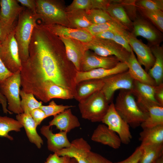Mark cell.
<instances>
[{
    "label": "cell",
    "mask_w": 163,
    "mask_h": 163,
    "mask_svg": "<svg viewBox=\"0 0 163 163\" xmlns=\"http://www.w3.org/2000/svg\"><path fill=\"white\" fill-rule=\"evenodd\" d=\"M29 51V57L22 63L20 72L22 90L39 99L42 85L50 81L69 90L74 96L77 71L68 58L59 37L37 23Z\"/></svg>",
    "instance_id": "cell-1"
},
{
    "label": "cell",
    "mask_w": 163,
    "mask_h": 163,
    "mask_svg": "<svg viewBox=\"0 0 163 163\" xmlns=\"http://www.w3.org/2000/svg\"><path fill=\"white\" fill-rule=\"evenodd\" d=\"M14 30V36L17 41L20 59L23 63L29 56V47L34 29L38 19L36 14L24 9L20 13Z\"/></svg>",
    "instance_id": "cell-2"
},
{
    "label": "cell",
    "mask_w": 163,
    "mask_h": 163,
    "mask_svg": "<svg viewBox=\"0 0 163 163\" xmlns=\"http://www.w3.org/2000/svg\"><path fill=\"white\" fill-rule=\"evenodd\" d=\"M114 104L118 113L132 128L140 126L147 117V113L138 105L131 91L121 90Z\"/></svg>",
    "instance_id": "cell-3"
},
{
    "label": "cell",
    "mask_w": 163,
    "mask_h": 163,
    "mask_svg": "<svg viewBox=\"0 0 163 163\" xmlns=\"http://www.w3.org/2000/svg\"><path fill=\"white\" fill-rule=\"evenodd\" d=\"M36 14L44 25L58 24L69 27L64 2L59 0H36Z\"/></svg>",
    "instance_id": "cell-4"
},
{
    "label": "cell",
    "mask_w": 163,
    "mask_h": 163,
    "mask_svg": "<svg viewBox=\"0 0 163 163\" xmlns=\"http://www.w3.org/2000/svg\"><path fill=\"white\" fill-rule=\"evenodd\" d=\"M78 102L82 118L93 122H101L109 107L101 90Z\"/></svg>",
    "instance_id": "cell-5"
},
{
    "label": "cell",
    "mask_w": 163,
    "mask_h": 163,
    "mask_svg": "<svg viewBox=\"0 0 163 163\" xmlns=\"http://www.w3.org/2000/svg\"><path fill=\"white\" fill-rule=\"evenodd\" d=\"M21 86L20 71L13 73L0 84V91L7 100L8 109L17 114L23 113L20 105Z\"/></svg>",
    "instance_id": "cell-6"
},
{
    "label": "cell",
    "mask_w": 163,
    "mask_h": 163,
    "mask_svg": "<svg viewBox=\"0 0 163 163\" xmlns=\"http://www.w3.org/2000/svg\"><path fill=\"white\" fill-rule=\"evenodd\" d=\"M83 43L87 50H91L95 54L103 56H115L120 62H126L130 55V53L112 40L94 37L90 41Z\"/></svg>",
    "instance_id": "cell-7"
},
{
    "label": "cell",
    "mask_w": 163,
    "mask_h": 163,
    "mask_svg": "<svg viewBox=\"0 0 163 163\" xmlns=\"http://www.w3.org/2000/svg\"><path fill=\"white\" fill-rule=\"evenodd\" d=\"M0 57L7 69L13 73L21 72L22 63L14 30L0 44Z\"/></svg>",
    "instance_id": "cell-8"
},
{
    "label": "cell",
    "mask_w": 163,
    "mask_h": 163,
    "mask_svg": "<svg viewBox=\"0 0 163 163\" xmlns=\"http://www.w3.org/2000/svg\"><path fill=\"white\" fill-rule=\"evenodd\" d=\"M101 122L117 134L121 143L129 144L132 138L129 126L116 110L114 103H111Z\"/></svg>",
    "instance_id": "cell-9"
},
{
    "label": "cell",
    "mask_w": 163,
    "mask_h": 163,
    "mask_svg": "<svg viewBox=\"0 0 163 163\" xmlns=\"http://www.w3.org/2000/svg\"><path fill=\"white\" fill-rule=\"evenodd\" d=\"M102 79L104 84L101 90L109 103L117 90L120 89L131 91L133 87L134 80L128 71Z\"/></svg>",
    "instance_id": "cell-10"
},
{
    "label": "cell",
    "mask_w": 163,
    "mask_h": 163,
    "mask_svg": "<svg viewBox=\"0 0 163 163\" xmlns=\"http://www.w3.org/2000/svg\"><path fill=\"white\" fill-rule=\"evenodd\" d=\"M155 86L134 80L133 87L131 91L136 98V101L139 107L146 113L151 107L161 106L155 98Z\"/></svg>",
    "instance_id": "cell-11"
},
{
    "label": "cell",
    "mask_w": 163,
    "mask_h": 163,
    "mask_svg": "<svg viewBox=\"0 0 163 163\" xmlns=\"http://www.w3.org/2000/svg\"><path fill=\"white\" fill-rule=\"evenodd\" d=\"M119 62L115 56H103L88 50L82 59L80 71L88 72L98 68L110 69L116 66Z\"/></svg>",
    "instance_id": "cell-12"
},
{
    "label": "cell",
    "mask_w": 163,
    "mask_h": 163,
    "mask_svg": "<svg viewBox=\"0 0 163 163\" xmlns=\"http://www.w3.org/2000/svg\"><path fill=\"white\" fill-rule=\"evenodd\" d=\"M126 38L137 56V60L141 65H143L147 72L153 66L155 58L150 47L138 39L132 33L129 32Z\"/></svg>",
    "instance_id": "cell-13"
},
{
    "label": "cell",
    "mask_w": 163,
    "mask_h": 163,
    "mask_svg": "<svg viewBox=\"0 0 163 163\" xmlns=\"http://www.w3.org/2000/svg\"><path fill=\"white\" fill-rule=\"evenodd\" d=\"M91 149L88 142L80 138L73 140L69 147L63 148L56 153L59 156H67L74 158L78 163H88L87 158Z\"/></svg>",
    "instance_id": "cell-14"
},
{
    "label": "cell",
    "mask_w": 163,
    "mask_h": 163,
    "mask_svg": "<svg viewBox=\"0 0 163 163\" xmlns=\"http://www.w3.org/2000/svg\"><path fill=\"white\" fill-rule=\"evenodd\" d=\"M133 28L132 33L135 36H141L146 39L151 46L159 45L162 40V34L159 31L144 19H136L133 22Z\"/></svg>",
    "instance_id": "cell-15"
},
{
    "label": "cell",
    "mask_w": 163,
    "mask_h": 163,
    "mask_svg": "<svg viewBox=\"0 0 163 163\" xmlns=\"http://www.w3.org/2000/svg\"><path fill=\"white\" fill-rule=\"evenodd\" d=\"M63 43L66 55L78 71L81 70L82 62L86 49L83 43L64 37H59Z\"/></svg>",
    "instance_id": "cell-16"
},
{
    "label": "cell",
    "mask_w": 163,
    "mask_h": 163,
    "mask_svg": "<svg viewBox=\"0 0 163 163\" xmlns=\"http://www.w3.org/2000/svg\"><path fill=\"white\" fill-rule=\"evenodd\" d=\"M126 62H119L116 66L110 69L98 68L91 71L83 72L78 71L75 81L77 84L82 81L90 79H102L117 73L127 71Z\"/></svg>",
    "instance_id": "cell-17"
},
{
    "label": "cell",
    "mask_w": 163,
    "mask_h": 163,
    "mask_svg": "<svg viewBox=\"0 0 163 163\" xmlns=\"http://www.w3.org/2000/svg\"><path fill=\"white\" fill-rule=\"evenodd\" d=\"M49 125H43L40 129L41 134L47 140V147L48 149L54 153L70 146L71 144L67 138V133L63 131L54 133L50 129Z\"/></svg>",
    "instance_id": "cell-18"
},
{
    "label": "cell",
    "mask_w": 163,
    "mask_h": 163,
    "mask_svg": "<svg viewBox=\"0 0 163 163\" xmlns=\"http://www.w3.org/2000/svg\"><path fill=\"white\" fill-rule=\"evenodd\" d=\"M43 25L59 37L69 38L84 43L90 41L94 38L92 35L85 29L72 28L58 24Z\"/></svg>",
    "instance_id": "cell-19"
},
{
    "label": "cell",
    "mask_w": 163,
    "mask_h": 163,
    "mask_svg": "<svg viewBox=\"0 0 163 163\" xmlns=\"http://www.w3.org/2000/svg\"><path fill=\"white\" fill-rule=\"evenodd\" d=\"M74 98L73 93L69 90L62 87L50 81L42 85L39 100L46 103L53 98L70 99Z\"/></svg>",
    "instance_id": "cell-20"
},
{
    "label": "cell",
    "mask_w": 163,
    "mask_h": 163,
    "mask_svg": "<svg viewBox=\"0 0 163 163\" xmlns=\"http://www.w3.org/2000/svg\"><path fill=\"white\" fill-rule=\"evenodd\" d=\"M93 141L118 149L121 142L118 135L105 124H100L94 130L91 136Z\"/></svg>",
    "instance_id": "cell-21"
},
{
    "label": "cell",
    "mask_w": 163,
    "mask_h": 163,
    "mask_svg": "<svg viewBox=\"0 0 163 163\" xmlns=\"http://www.w3.org/2000/svg\"><path fill=\"white\" fill-rule=\"evenodd\" d=\"M49 124L50 126H55L56 129L60 131H65L67 133L80 125L78 118L72 114L70 108L54 116Z\"/></svg>",
    "instance_id": "cell-22"
},
{
    "label": "cell",
    "mask_w": 163,
    "mask_h": 163,
    "mask_svg": "<svg viewBox=\"0 0 163 163\" xmlns=\"http://www.w3.org/2000/svg\"><path fill=\"white\" fill-rule=\"evenodd\" d=\"M0 20L6 24L12 25L24 9L17 0H0Z\"/></svg>",
    "instance_id": "cell-23"
},
{
    "label": "cell",
    "mask_w": 163,
    "mask_h": 163,
    "mask_svg": "<svg viewBox=\"0 0 163 163\" xmlns=\"http://www.w3.org/2000/svg\"><path fill=\"white\" fill-rule=\"evenodd\" d=\"M16 118L24 127L30 142L40 149L43 142L37 131V126L30 113H23L17 114Z\"/></svg>",
    "instance_id": "cell-24"
},
{
    "label": "cell",
    "mask_w": 163,
    "mask_h": 163,
    "mask_svg": "<svg viewBox=\"0 0 163 163\" xmlns=\"http://www.w3.org/2000/svg\"><path fill=\"white\" fill-rule=\"evenodd\" d=\"M128 73L134 80L152 86H156L154 80L142 67L133 51L130 53L126 62Z\"/></svg>",
    "instance_id": "cell-25"
},
{
    "label": "cell",
    "mask_w": 163,
    "mask_h": 163,
    "mask_svg": "<svg viewBox=\"0 0 163 163\" xmlns=\"http://www.w3.org/2000/svg\"><path fill=\"white\" fill-rule=\"evenodd\" d=\"M102 79H90L81 82L76 85L74 96L78 102L101 90L104 85Z\"/></svg>",
    "instance_id": "cell-26"
},
{
    "label": "cell",
    "mask_w": 163,
    "mask_h": 163,
    "mask_svg": "<svg viewBox=\"0 0 163 163\" xmlns=\"http://www.w3.org/2000/svg\"><path fill=\"white\" fill-rule=\"evenodd\" d=\"M150 48L155 58V61L148 73L154 80L157 85L163 83V49L159 45L152 46Z\"/></svg>",
    "instance_id": "cell-27"
},
{
    "label": "cell",
    "mask_w": 163,
    "mask_h": 163,
    "mask_svg": "<svg viewBox=\"0 0 163 163\" xmlns=\"http://www.w3.org/2000/svg\"><path fill=\"white\" fill-rule=\"evenodd\" d=\"M142 129L139 139L141 145L163 144V125Z\"/></svg>",
    "instance_id": "cell-28"
},
{
    "label": "cell",
    "mask_w": 163,
    "mask_h": 163,
    "mask_svg": "<svg viewBox=\"0 0 163 163\" xmlns=\"http://www.w3.org/2000/svg\"><path fill=\"white\" fill-rule=\"evenodd\" d=\"M106 11L113 19L120 22L128 29L133 27V22L121 1L111 0Z\"/></svg>",
    "instance_id": "cell-29"
},
{
    "label": "cell",
    "mask_w": 163,
    "mask_h": 163,
    "mask_svg": "<svg viewBox=\"0 0 163 163\" xmlns=\"http://www.w3.org/2000/svg\"><path fill=\"white\" fill-rule=\"evenodd\" d=\"M85 29L93 36L101 32L110 30L123 35L126 37L129 32L127 28L114 19L102 24H92Z\"/></svg>",
    "instance_id": "cell-30"
},
{
    "label": "cell",
    "mask_w": 163,
    "mask_h": 163,
    "mask_svg": "<svg viewBox=\"0 0 163 163\" xmlns=\"http://www.w3.org/2000/svg\"><path fill=\"white\" fill-rule=\"evenodd\" d=\"M69 27L85 29L91 24L88 12L80 10L67 13Z\"/></svg>",
    "instance_id": "cell-31"
},
{
    "label": "cell",
    "mask_w": 163,
    "mask_h": 163,
    "mask_svg": "<svg viewBox=\"0 0 163 163\" xmlns=\"http://www.w3.org/2000/svg\"><path fill=\"white\" fill-rule=\"evenodd\" d=\"M147 117L140 126L142 129L163 125V107L155 106L149 108Z\"/></svg>",
    "instance_id": "cell-32"
},
{
    "label": "cell",
    "mask_w": 163,
    "mask_h": 163,
    "mask_svg": "<svg viewBox=\"0 0 163 163\" xmlns=\"http://www.w3.org/2000/svg\"><path fill=\"white\" fill-rule=\"evenodd\" d=\"M141 146L143 152L139 163H155L163 156V144Z\"/></svg>",
    "instance_id": "cell-33"
},
{
    "label": "cell",
    "mask_w": 163,
    "mask_h": 163,
    "mask_svg": "<svg viewBox=\"0 0 163 163\" xmlns=\"http://www.w3.org/2000/svg\"><path fill=\"white\" fill-rule=\"evenodd\" d=\"M23 127L22 125L16 120L7 116H0V136L12 140L13 138L9 135V132L20 131Z\"/></svg>",
    "instance_id": "cell-34"
},
{
    "label": "cell",
    "mask_w": 163,
    "mask_h": 163,
    "mask_svg": "<svg viewBox=\"0 0 163 163\" xmlns=\"http://www.w3.org/2000/svg\"><path fill=\"white\" fill-rule=\"evenodd\" d=\"M20 105L23 113H30L33 110L40 108L42 105L41 101H38L32 94L20 90Z\"/></svg>",
    "instance_id": "cell-35"
},
{
    "label": "cell",
    "mask_w": 163,
    "mask_h": 163,
    "mask_svg": "<svg viewBox=\"0 0 163 163\" xmlns=\"http://www.w3.org/2000/svg\"><path fill=\"white\" fill-rule=\"evenodd\" d=\"M87 12L92 24H102L113 19L106 11L102 9H93Z\"/></svg>",
    "instance_id": "cell-36"
},
{
    "label": "cell",
    "mask_w": 163,
    "mask_h": 163,
    "mask_svg": "<svg viewBox=\"0 0 163 163\" xmlns=\"http://www.w3.org/2000/svg\"><path fill=\"white\" fill-rule=\"evenodd\" d=\"M142 13L160 30L163 31V12L161 10L150 11L140 9Z\"/></svg>",
    "instance_id": "cell-37"
},
{
    "label": "cell",
    "mask_w": 163,
    "mask_h": 163,
    "mask_svg": "<svg viewBox=\"0 0 163 163\" xmlns=\"http://www.w3.org/2000/svg\"><path fill=\"white\" fill-rule=\"evenodd\" d=\"M74 107L72 105L57 104L53 100L47 105H42L40 108L44 113L46 117L53 116L62 112L66 110Z\"/></svg>",
    "instance_id": "cell-38"
},
{
    "label": "cell",
    "mask_w": 163,
    "mask_h": 163,
    "mask_svg": "<svg viewBox=\"0 0 163 163\" xmlns=\"http://www.w3.org/2000/svg\"><path fill=\"white\" fill-rule=\"evenodd\" d=\"M140 9L147 10L163 11V0H141L136 2Z\"/></svg>",
    "instance_id": "cell-39"
},
{
    "label": "cell",
    "mask_w": 163,
    "mask_h": 163,
    "mask_svg": "<svg viewBox=\"0 0 163 163\" xmlns=\"http://www.w3.org/2000/svg\"><path fill=\"white\" fill-rule=\"evenodd\" d=\"M91 0H74L66 7V11L69 13L80 10H85L87 12L91 9Z\"/></svg>",
    "instance_id": "cell-40"
},
{
    "label": "cell",
    "mask_w": 163,
    "mask_h": 163,
    "mask_svg": "<svg viewBox=\"0 0 163 163\" xmlns=\"http://www.w3.org/2000/svg\"><path fill=\"white\" fill-rule=\"evenodd\" d=\"M143 152V148L140 145L129 157L121 161L113 163H139Z\"/></svg>",
    "instance_id": "cell-41"
},
{
    "label": "cell",
    "mask_w": 163,
    "mask_h": 163,
    "mask_svg": "<svg viewBox=\"0 0 163 163\" xmlns=\"http://www.w3.org/2000/svg\"><path fill=\"white\" fill-rule=\"evenodd\" d=\"M112 40L120 45L126 51L130 53L133 51L126 37L115 32Z\"/></svg>",
    "instance_id": "cell-42"
},
{
    "label": "cell",
    "mask_w": 163,
    "mask_h": 163,
    "mask_svg": "<svg viewBox=\"0 0 163 163\" xmlns=\"http://www.w3.org/2000/svg\"><path fill=\"white\" fill-rule=\"evenodd\" d=\"M71 158L67 156H59L54 153L48 156L45 163H70Z\"/></svg>",
    "instance_id": "cell-43"
},
{
    "label": "cell",
    "mask_w": 163,
    "mask_h": 163,
    "mask_svg": "<svg viewBox=\"0 0 163 163\" xmlns=\"http://www.w3.org/2000/svg\"><path fill=\"white\" fill-rule=\"evenodd\" d=\"M87 160L88 163H113L99 154L91 151L88 154Z\"/></svg>",
    "instance_id": "cell-44"
},
{
    "label": "cell",
    "mask_w": 163,
    "mask_h": 163,
    "mask_svg": "<svg viewBox=\"0 0 163 163\" xmlns=\"http://www.w3.org/2000/svg\"><path fill=\"white\" fill-rule=\"evenodd\" d=\"M15 27L14 25H9L0 20V41H3L14 30Z\"/></svg>",
    "instance_id": "cell-45"
},
{
    "label": "cell",
    "mask_w": 163,
    "mask_h": 163,
    "mask_svg": "<svg viewBox=\"0 0 163 163\" xmlns=\"http://www.w3.org/2000/svg\"><path fill=\"white\" fill-rule=\"evenodd\" d=\"M30 114L37 126L47 117L44 113L40 108L32 110Z\"/></svg>",
    "instance_id": "cell-46"
},
{
    "label": "cell",
    "mask_w": 163,
    "mask_h": 163,
    "mask_svg": "<svg viewBox=\"0 0 163 163\" xmlns=\"http://www.w3.org/2000/svg\"><path fill=\"white\" fill-rule=\"evenodd\" d=\"M111 0H91V9H100L106 11Z\"/></svg>",
    "instance_id": "cell-47"
},
{
    "label": "cell",
    "mask_w": 163,
    "mask_h": 163,
    "mask_svg": "<svg viewBox=\"0 0 163 163\" xmlns=\"http://www.w3.org/2000/svg\"><path fill=\"white\" fill-rule=\"evenodd\" d=\"M13 74L6 68L0 57V84Z\"/></svg>",
    "instance_id": "cell-48"
},
{
    "label": "cell",
    "mask_w": 163,
    "mask_h": 163,
    "mask_svg": "<svg viewBox=\"0 0 163 163\" xmlns=\"http://www.w3.org/2000/svg\"><path fill=\"white\" fill-rule=\"evenodd\" d=\"M155 99L158 104L163 107V84L155 86L154 93Z\"/></svg>",
    "instance_id": "cell-49"
},
{
    "label": "cell",
    "mask_w": 163,
    "mask_h": 163,
    "mask_svg": "<svg viewBox=\"0 0 163 163\" xmlns=\"http://www.w3.org/2000/svg\"><path fill=\"white\" fill-rule=\"evenodd\" d=\"M17 1L23 6L27 8V9L36 13V0H17Z\"/></svg>",
    "instance_id": "cell-50"
},
{
    "label": "cell",
    "mask_w": 163,
    "mask_h": 163,
    "mask_svg": "<svg viewBox=\"0 0 163 163\" xmlns=\"http://www.w3.org/2000/svg\"><path fill=\"white\" fill-rule=\"evenodd\" d=\"M115 32L112 30H105L96 34L94 37L102 39L112 40Z\"/></svg>",
    "instance_id": "cell-51"
},
{
    "label": "cell",
    "mask_w": 163,
    "mask_h": 163,
    "mask_svg": "<svg viewBox=\"0 0 163 163\" xmlns=\"http://www.w3.org/2000/svg\"><path fill=\"white\" fill-rule=\"evenodd\" d=\"M0 102L1 104L3 112L4 113H8L12 114V113L10 112L7 108V103L5 97L1 93L0 91Z\"/></svg>",
    "instance_id": "cell-52"
},
{
    "label": "cell",
    "mask_w": 163,
    "mask_h": 163,
    "mask_svg": "<svg viewBox=\"0 0 163 163\" xmlns=\"http://www.w3.org/2000/svg\"><path fill=\"white\" fill-rule=\"evenodd\" d=\"M156 163H163V155L158 159Z\"/></svg>",
    "instance_id": "cell-53"
},
{
    "label": "cell",
    "mask_w": 163,
    "mask_h": 163,
    "mask_svg": "<svg viewBox=\"0 0 163 163\" xmlns=\"http://www.w3.org/2000/svg\"><path fill=\"white\" fill-rule=\"evenodd\" d=\"M70 163H78L76 160L74 158H71L70 160Z\"/></svg>",
    "instance_id": "cell-54"
},
{
    "label": "cell",
    "mask_w": 163,
    "mask_h": 163,
    "mask_svg": "<svg viewBox=\"0 0 163 163\" xmlns=\"http://www.w3.org/2000/svg\"></svg>",
    "instance_id": "cell-55"
},
{
    "label": "cell",
    "mask_w": 163,
    "mask_h": 163,
    "mask_svg": "<svg viewBox=\"0 0 163 163\" xmlns=\"http://www.w3.org/2000/svg\"><path fill=\"white\" fill-rule=\"evenodd\" d=\"M155 163H156V162Z\"/></svg>",
    "instance_id": "cell-56"
}]
</instances>
